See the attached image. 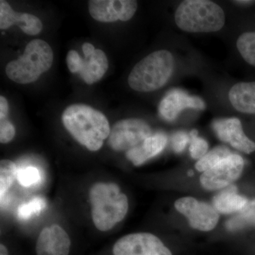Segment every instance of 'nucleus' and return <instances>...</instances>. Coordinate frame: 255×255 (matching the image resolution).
<instances>
[{
	"label": "nucleus",
	"instance_id": "nucleus-16",
	"mask_svg": "<svg viewBox=\"0 0 255 255\" xmlns=\"http://www.w3.org/2000/svg\"><path fill=\"white\" fill-rule=\"evenodd\" d=\"M108 68L107 55L102 50L96 49L91 57L82 59L78 74L87 84L92 85L103 78Z\"/></svg>",
	"mask_w": 255,
	"mask_h": 255
},
{
	"label": "nucleus",
	"instance_id": "nucleus-17",
	"mask_svg": "<svg viewBox=\"0 0 255 255\" xmlns=\"http://www.w3.org/2000/svg\"><path fill=\"white\" fill-rule=\"evenodd\" d=\"M248 199L239 195L235 188L227 189L218 194L214 199V208L222 214L239 212L248 203Z\"/></svg>",
	"mask_w": 255,
	"mask_h": 255
},
{
	"label": "nucleus",
	"instance_id": "nucleus-10",
	"mask_svg": "<svg viewBox=\"0 0 255 255\" xmlns=\"http://www.w3.org/2000/svg\"><path fill=\"white\" fill-rule=\"evenodd\" d=\"M88 7L89 12L96 21H127L135 14L137 2L134 0H91L89 1Z\"/></svg>",
	"mask_w": 255,
	"mask_h": 255
},
{
	"label": "nucleus",
	"instance_id": "nucleus-24",
	"mask_svg": "<svg viewBox=\"0 0 255 255\" xmlns=\"http://www.w3.org/2000/svg\"><path fill=\"white\" fill-rule=\"evenodd\" d=\"M16 178L22 187H31L41 182V174L36 167L28 166L18 169Z\"/></svg>",
	"mask_w": 255,
	"mask_h": 255
},
{
	"label": "nucleus",
	"instance_id": "nucleus-8",
	"mask_svg": "<svg viewBox=\"0 0 255 255\" xmlns=\"http://www.w3.org/2000/svg\"><path fill=\"white\" fill-rule=\"evenodd\" d=\"M243 167V157L237 154H232L201 174V185L207 190H217L227 187L240 177Z\"/></svg>",
	"mask_w": 255,
	"mask_h": 255
},
{
	"label": "nucleus",
	"instance_id": "nucleus-29",
	"mask_svg": "<svg viewBox=\"0 0 255 255\" xmlns=\"http://www.w3.org/2000/svg\"><path fill=\"white\" fill-rule=\"evenodd\" d=\"M82 60V58L76 50H70L66 57V63L69 70L72 73H78L81 67Z\"/></svg>",
	"mask_w": 255,
	"mask_h": 255
},
{
	"label": "nucleus",
	"instance_id": "nucleus-6",
	"mask_svg": "<svg viewBox=\"0 0 255 255\" xmlns=\"http://www.w3.org/2000/svg\"><path fill=\"white\" fill-rule=\"evenodd\" d=\"M152 135L150 126L139 119H127L117 122L111 129L108 144L112 150L122 152L137 147Z\"/></svg>",
	"mask_w": 255,
	"mask_h": 255
},
{
	"label": "nucleus",
	"instance_id": "nucleus-13",
	"mask_svg": "<svg viewBox=\"0 0 255 255\" xmlns=\"http://www.w3.org/2000/svg\"><path fill=\"white\" fill-rule=\"evenodd\" d=\"M203 110L206 108L204 101L195 96L188 95L181 90H171L162 99L159 106L161 117L167 122H172L186 109Z\"/></svg>",
	"mask_w": 255,
	"mask_h": 255
},
{
	"label": "nucleus",
	"instance_id": "nucleus-21",
	"mask_svg": "<svg viewBox=\"0 0 255 255\" xmlns=\"http://www.w3.org/2000/svg\"><path fill=\"white\" fill-rule=\"evenodd\" d=\"M238 51L247 63L255 67V32H246L236 43Z\"/></svg>",
	"mask_w": 255,
	"mask_h": 255
},
{
	"label": "nucleus",
	"instance_id": "nucleus-7",
	"mask_svg": "<svg viewBox=\"0 0 255 255\" xmlns=\"http://www.w3.org/2000/svg\"><path fill=\"white\" fill-rule=\"evenodd\" d=\"M113 255H172L155 235L148 233H132L121 238L112 248Z\"/></svg>",
	"mask_w": 255,
	"mask_h": 255
},
{
	"label": "nucleus",
	"instance_id": "nucleus-14",
	"mask_svg": "<svg viewBox=\"0 0 255 255\" xmlns=\"http://www.w3.org/2000/svg\"><path fill=\"white\" fill-rule=\"evenodd\" d=\"M167 136L162 132L151 135L140 145L127 152V157L135 166H140L146 161L155 157L167 145Z\"/></svg>",
	"mask_w": 255,
	"mask_h": 255
},
{
	"label": "nucleus",
	"instance_id": "nucleus-5",
	"mask_svg": "<svg viewBox=\"0 0 255 255\" xmlns=\"http://www.w3.org/2000/svg\"><path fill=\"white\" fill-rule=\"evenodd\" d=\"M53 62V52L50 45L43 40H33L21 57L7 64L6 74L12 81L26 85L36 81L41 74L50 70Z\"/></svg>",
	"mask_w": 255,
	"mask_h": 255
},
{
	"label": "nucleus",
	"instance_id": "nucleus-1",
	"mask_svg": "<svg viewBox=\"0 0 255 255\" xmlns=\"http://www.w3.org/2000/svg\"><path fill=\"white\" fill-rule=\"evenodd\" d=\"M62 121L72 136L90 151L100 150L110 135L108 119L90 106H69L64 111Z\"/></svg>",
	"mask_w": 255,
	"mask_h": 255
},
{
	"label": "nucleus",
	"instance_id": "nucleus-15",
	"mask_svg": "<svg viewBox=\"0 0 255 255\" xmlns=\"http://www.w3.org/2000/svg\"><path fill=\"white\" fill-rule=\"evenodd\" d=\"M231 105L242 113L255 114V82H239L229 92Z\"/></svg>",
	"mask_w": 255,
	"mask_h": 255
},
{
	"label": "nucleus",
	"instance_id": "nucleus-3",
	"mask_svg": "<svg viewBox=\"0 0 255 255\" xmlns=\"http://www.w3.org/2000/svg\"><path fill=\"white\" fill-rule=\"evenodd\" d=\"M178 27L189 33H211L224 26L226 16L222 8L209 0H186L176 10Z\"/></svg>",
	"mask_w": 255,
	"mask_h": 255
},
{
	"label": "nucleus",
	"instance_id": "nucleus-9",
	"mask_svg": "<svg viewBox=\"0 0 255 255\" xmlns=\"http://www.w3.org/2000/svg\"><path fill=\"white\" fill-rule=\"evenodd\" d=\"M176 209L187 218L189 224L194 229L210 231L219 222V215L214 207L200 202L193 197H183L178 199Z\"/></svg>",
	"mask_w": 255,
	"mask_h": 255
},
{
	"label": "nucleus",
	"instance_id": "nucleus-26",
	"mask_svg": "<svg viewBox=\"0 0 255 255\" xmlns=\"http://www.w3.org/2000/svg\"><path fill=\"white\" fill-rule=\"evenodd\" d=\"M16 11L4 0L0 1V28L2 30L7 29L15 24Z\"/></svg>",
	"mask_w": 255,
	"mask_h": 255
},
{
	"label": "nucleus",
	"instance_id": "nucleus-12",
	"mask_svg": "<svg viewBox=\"0 0 255 255\" xmlns=\"http://www.w3.org/2000/svg\"><path fill=\"white\" fill-rule=\"evenodd\" d=\"M71 241L68 233L57 224L42 230L37 239L36 255H69Z\"/></svg>",
	"mask_w": 255,
	"mask_h": 255
},
{
	"label": "nucleus",
	"instance_id": "nucleus-27",
	"mask_svg": "<svg viewBox=\"0 0 255 255\" xmlns=\"http://www.w3.org/2000/svg\"><path fill=\"white\" fill-rule=\"evenodd\" d=\"M16 134L14 126L9 121H0V142L7 143L14 139Z\"/></svg>",
	"mask_w": 255,
	"mask_h": 255
},
{
	"label": "nucleus",
	"instance_id": "nucleus-4",
	"mask_svg": "<svg viewBox=\"0 0 255 255\" xmlns=\"http://www.w3.org/2000/svg\"><path fill=\"white\" fill-rule=\"evenodd\" d=\"M173 55L167 50L153 52L138 62L128 78L135 91L150 92L164 86L173 73Z\"/></svg>",
	"mask_w": 255,
	"mask_h": 255
},
{
	"label": "nucleus",
	"instance_id": "nucleus-25",
	"mask_svg": "<svg viewBox=\"0 0 255 255\" xmlns=\"http://www.w3.org/2000/svg\"><path fill=\"white\" fill-rule=\"evenodd\" d=\"M190 147L189 151L192 158L200 159L207 153L209 144L204 138L198 136L196 130H191L190 132Z\"/></svg>",
	"mask_w": 255,
	"mask_h": 255
},
{
	"label": "nucleus",
	"instance_id": "nucleus-11",
	"mask_svg": "<svg viewBox=\"0 0 255 255\" xmlns=\"http://www.w3.org/2000/svg\"><path fill=\"white\" fill-rule=\"evenodd\" d=\"M213 128L220 140L231 144L236 150L246 154L255 151V143L246 136L239 119H218L213 123Z\"/></svg>",
	"mask_w": 255,
	"mask_h": 255
},
{
	"label": "nucleus",
	"instance_id": "nucleus-19",
	"mask_svg": "<svg viewBox=\"0 0 255 255\" xmlns=\"http://www.w3.org/2000/svg\"><path fill=\"white\" fill-rule=\"evenodd\" d=\"M232 155L228 147L219 146L207 152L202 158L199 159L196 164V168L201 172H206L217 165L228 156Z\"/></svg>",
	"mask_w": 255,
	"mask_h": 255
},
{
	"label": "nucleus",
	"instance_id": "nucleus-18",
	"mask_svg": "<svg viewBox=\"0 0 255 255\" xmlns=\"http://www.w3.org/2000/svg\"><path fill=\"white\" fill-rule=\"evenodd\" d=\"M226 226L231 231L255 226V199L248 201L244 208L228 221Z\"/></svg>",
	"mask_w": 255,
	"mask_h": 255
},
{
	"label": "nucleus",
	"instance_id": "nucleus-28",
	"mask_svg": "<svg viewBox=\"0 0 255 255\" xmlns=\"http://www.w3.org/2000/svg\"><path fill=\"white\" fill-rule=\"evenodd\" d=\"M189 142V136L186 132H175L172 137V147H173L174 150L178 153L184 151Z\"/></svg>",
	"mask_w": 255,
	"mask_h": 255
},
{
	"label": "nucleus",
	"instance_id": "nucleus-31",
	"mask_svg": "<svg viewBox=\"0 0 255 255\" xmlns=\"http://www.w3.org/2000/svg\"><path fill=\"white\" fill-rule=\"evenodd\" d=\"M95 50V46L91 43H85L82 45V51L85 55V58H88L91 57Z\"/></svg>",
	"mask_w": 255,
	"mask_h": 255
},
{
	"label": "nucleus",
	"instance_id": "nucleus-30",
	"mask_svg": "<svg viewBox=\"0 0 255 255\" xmlns=\"http://www.w3.org/2000/svg\"><path fill=\"white\" fill-rule=\"evenodd\" d=\"M9 114V104L4 97H0V121L5 120Z\"/></svg>",
	"mask_w": 255,
	"mask_h": 255
},
{
	"label": "nucleus",
	"instance_id": "nucleus-23",
	"mask_svg": "<svg viewBox=\"0 0 255 255\" xmlns=\"http://www.w3.org/2000/svg\"><path fill=\"white\" fill-rule=\"evenodd\" d=\"M46 207V201L43 198L35 197L32 200L19 206L18 216L20 219L28 220L41 214Z\"/></svg>",
	"mask_w": 255,
	"mask_h": 255
},
{
	"label": "nucleus",
	"instance_id": "nucleus-20",
	"mask_svg": "<svg viewBox=\"0 0 255 255\" xmlns=\"http://www.w3.org/2000/svg\"><path fill=\"white\" fill-rule=\"evenodd\" d=\"M18 169L14 162L9 159H2L0 162V196L1 202L17 176Z\"/></svg>",
	"mask_w": 255,
	"mask_h": 255
},
{
	"label": "nucleus",
	"instance_id": "nucleus-32",
	"mask_svg": "<svg viewBox=\"0 0 255 255\" xmlns=\"http://www.w3.org/2000/svg\"><path fill=\"white\" fill-rule=\"evenodd\" d=\"M0 255H9V251L4 244L0 245Z\"/></svg>",
	"mask_w": 255,
	"mask_h": 255
},
{
	"label": "nucleus",
	"instance_id": "nucleus-33",
	"mask_svg": "<svg viewBox=\"0 0 255 255\" xmlns=\"http://www.w3.org/2000/svg\"><path fill=\"white\" fill-rule=\"evenodd\" d=\"M236 4L241 5H249L253 4L255 2L254 1H249V0H241V1H235Z\"/></svg>",
	"mask_w": 255,
	"mask_h": 255
},
{
	"label": "nucleus",
	"instance_id": "nucleus-2",
	"mask_svg": "<svg viewBox=\"0 0 255 255\" xmlns=\"http://www.w3.org/2000/svg\"><path fill=\"white\" fill-rule=\"evenodd\" d=\"M89 199L92 221L99 231H110L127 216L128 200L117 184L96 183L89 191Z\"/></svg>",
	"mask_w": 255,
	"mask_h": 255
},
{
	"label": "nucleus",
	"instance_id": "nucleus-22",
	"mask_svg": "<svg viewBox=\"0 0 255 255\" xmlns=\"http://www.w3.org/2000/svg\"><path fill=\"white\" fill-rule=\"evenodd\" d=\"M15 24H17L25 33L31 36H36L43 29L41 20L28 13H16Z\"/></svg>",
	"mask_w": 255,
	"mask_h": 255
}]
</instances>
